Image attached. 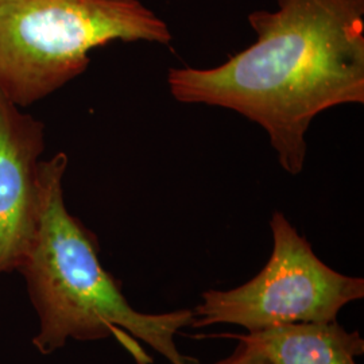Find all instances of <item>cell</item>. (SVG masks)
<instances>
[{
    "instance_id": "7",
    "label": "cell",
    "mask_w": 364,
    "mask_h": 364,
    "mask_svg": "<svg viewBox=\"0 0 364 364\" xmlns=\"http://www.w3.org/2000/svg\"><path fill=\"white\" fill-rule=\"evenodd\" d=\"M237 340L239 344L232 355L213 364H273L254 343L243 338Z\"/></svg>"
},
{
    "instance_id": "6",
    "label": "cell",
    "mask_w": 364,
    "mask_h": 364,
    "mask_svg": "<svg viewBox=\"0 0 364 364\" xmlns=\"http://www.w3.org/2000/svg\"><path fill=\"white\" fill-rule=\"evenodd\" d=\"M254 343L273 364H356L364 338L338 321L297 323L236 335Z\"/></svg>"
},
{
    "instance_id": "3",
    "label": "cell",
    "mask_w": 364,
    "mask_h": 364,
    "mask_svg": "<svg viewBox=\"0 0 364 364\" xmlns=\"http://www.w3.org/2000/svg\"><path fill=\"white\" fill-rule=\"evenodd\" d=\"M117 41L169 45L173 36L141 0H0V92L22 109L36 105Z\"/></svg>"
},
{
    "instance_id": "2",
    "label": "cell",
    "mask_w": 364,
    "mask_h": 364,
    "mask_svg": "<svg viewBox=\"0 0 364 364\" xmlns=\"http://www.w3.org/2000/svg\"><path fill=\"white\" fill-rule=\"evenodd\" d=\"M68 162L64 151L41 161L38 227L18 269L38 318L33 347L49 356L72 340L117 338L136 363L151 364L135 341L141 340L170 364L193 363L176 344L177 333L192 326V309L144 313L131 306L120 284L102 264L97 237L66 208Z\"/></svg>"
},
{
    "instance_id": "1",
    "label": "cell",
    "mask_w": 364,
    "mask_h": 364,
    "mask_svg": "<svg viewBox=\"0 0 364 364\" xmlns=\"http://www.w3.org/2000/svg\"><path fill=\"white\" fill-rule=\"evenodd\" d=\"M254 11L257 41L212 69H170L180 103L232 109L267 132L284 170L306 159V132L329 108L364 103V0H277Z\"/></svg>"
},
{
    "instance_id": "4",
    "label": "cell",
    "mask_w": 364,
    "mask_h": 364,
    "mask_svg": "<svg viewBox=\"0 0 364 364\" xmlns=\"http://www.w3.org/2000/svg\"><path fill=\"white\" fill-rule=\"evenodd\" d=\"M273 251L264 267L240 287L201 294L192 328L231 324L258 332L297 323L335 321L346 305L364 299V279L338 273L320 259L306 237L275 212Z\"/></svg>"
},
{
    "instance_id": "5",
    "label": "cell",
    "mask_w": 364,
    "mask_h": 364,
    "mask_svg": "<svg viewBox=\"0 0 364 364\" xmlns=\"http://www.w3.org/2000/svg\"><path fill=\"white\" fill-rule=\"evenodd\" d=\"M45 130L0 92V275L18 272L36 237Z\"/></svg>"
}]
</instances>
